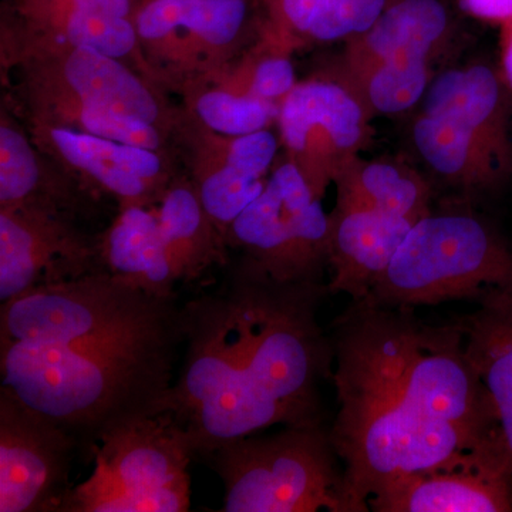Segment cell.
Here are the masks:
<instances>
[{"label":"cell","instance_id":"8","mask_svg":"<svg viewBox=\"0 0 512 512\" xmlns=\"http://www.w3.org/2000/svg\"><path fill=\"white\" fill-rule=\"evenodd\" d=\"M133 22L151 79L181 96L255 42L256 0H140Z\"/></svg>","mask_w":512,"mask_h":512},{"label":"cell","instance_id":"26","mask_svg":"<svg viewBox=\"0 0 512 512\" xmlns=\"http://www.w3.org/2000/svg\"><path fill=\"white\" fill-rule=\"evenodd\" d=\"M185 110L190 111L205 127L227 134L244 136L276 126L279 104L272 101L248 99L201 84L181 94Z\"/></svg>","mask_w":512,"mask_h":512},{"label":"cell","instance_id":"1","mask_svg":"<svg viewBox=\"0 0 512 512\" xmlns=\"http://www.w3.org/2000/svg\"><path fill=\"white\" fill-rule=\"evenodd\" d=\"M330 429L349 512L413 474L470 463L500 446L498 410L466 352L460 320L352 302L335 320Z\"/></svg>","mask_w":512,"mask_h":512},{"label":"cell","instance_id":"30","mask_svg":"<svg viewBox=\"0 0 512 512\" xmlns=\"http://www.w3.org/2000/svg\"><path fill=\"white\" fill-rule=\"evenodd\" d=\"M138 0H10L8 6L23 22L72 15L79 12H100L133 18Z\"/></svg>","mask_w":512,"mask_h":512},{"label":"cell","instance_id":"7","mask_svg":"<svg viewBox=\"0 0 512 512\" xmlns=\"http://www.w3.org/2000/svg\"><path fill=\"white\" fill-rule=\"evenodd\" d=\"M92 454V476L70 488L60 512L190 510L194 451L168 414L117 424L101 436Z\"/></svg>","mask_w":512,"mask_h":512},{"label":"cell","instance_id":"16","mask_svg":"<svg viewBox=\"0 0 512 512\" xmlns=\"http://www.w3.org/2000/svg\"><path fill=\"white\" fill-rule=\"evenodd\" d=\"M100 192L37 147L28 127L13 117L5 100L0 109V208H30L86 215Z\"/></svg>","mask_w":512,"mask_h":512},{"label":"cell","instance_id":"11","mask_svg":"<svg viewBox=\"0 0 512 512\" xmlns=\"http://www.w3.org/2000/svg\"><path fill=\"white\" fill-rule=\"evenodd\" d=\"M279 148L271 128L227 136L205 127L183 106L173 131L175 156L224 239L232 222L264 191Z\"/></svg>","mask_w":512,"mask_h":512},{"label":"cell","instance_id":"32","mask_svg":"<svg viewBox=\"0 0 512 512\" xmlns=\"http://www.w3.org/2000/svg\"><path fill=\"white\" fill-rule=\"evenodd\" d=\"M498 72L512 94V19L500 26V69Z\"/></svg>","mask_w":512,"mask_h":512},{"label":"cell","instance_id":"24","mask_svg":"<svg viewBox=\"0 0 512 512\" xmlns=\"http://www.w3.org/2000/svg\"><path fill=\"white\" fill-rule=\"evenodd\" d=\"M476 303V312L458 320L468 359L498 409L512 403V292H490Z\"/></svg>","mask_w":512,"mask_h":512},{"label":"cell","instance_id":"27","mask_svg":"<svg viewBox=\"0 0 512 512\" xmlns=\"http://www.w3.org/2000/svg\"><path fill=\"white\" fill-rule=\"evenodd\" d=\"M296 83L298 80L292 56L281 55L252 43L234 62L205 84L248 99L281 103Z\"/></svg>","mask_w":512,"mask_h":512},{"label":"cell","instance_id":"14","mask_svg":"<svg viewBox=\"0 0 512 512\" xmlns=\"http://www.w3.org/2000/svg\"><path fill=\"white\" fill-rule=\"evenodd\" d=\"M40 150L113 197L119 208L157 207L168 185L183 171L173 151L131 146L77 131L25 124Z\"/></svg>","mask_w":512,"mask_h":512},{"label":"cell","instance_id":"17","mask_svg":"<svg viewBox=\"0 0 512 512\" xmlns=\"http://www.w3.org/2000/svg\"><path fill=\"white\" fill-rule=\"evenodd\" d=\"M451 30L453 18L443 0H394L372 28L345 43L328 73L346 77L382 63L433 62Z\"/></svg>","mask_w":512,"mask_h":512},{"label":"cell","instance_id":"25","mask_svg":"<svg viewBox=\"0 0 512 512\" xmlns=\"http://www.w3.org/2000/svg\"><path fill=\"white\" fill-rule=\"evenodd\" d=\"M335 77L356 93L372 116L412 109L423 100L434 79L430 60L382 63L352 76Z\"/></svg>","mask_w":512,"mask_h":512},{"label":"cell","instance_id":"6","mask_svg":"<svg viewBox=\"0 0 512 512\" xmlns=\"http://www.w3.org/2000/svg\"><path fill=\"white\" fill-rule=\"evenodd\" d=\"M15 76L10 97H56L84 109L126 114L170 134L181 106L116 57L97 50L26 35L2 9V77Z\"/></svg>","mask_w":512,"mask_h":512},{"label":"cell","instance_id":"4","mask_svg":"<svg viewBox=\"0 0 512 512\" xmlns=\"http://www.w3.org/2000/svg\"><path fill=\"white\" fill-rule=\"evenodd\" d=\"M495 291L512 292V245L480 215L443 208L413 225L365 301L416 309Z\"/></svg>","mask_w":512,"mask_h":512},{"label":"cell","instance_id":"5","mask_svg":"<svg viewBox=\"0 0 512 512\" xmlns=\"http://www.w3.org/2000/svg\"><path fill=\"white\" fill-rule=\"evenodd\" d=\"M225 512H349L342 461L325 424L285 426L215 450Z\"/></svg>","mask_w":512,"mask_h":512},{"label":"cell","instance_id":"10","mask_svg":"<svg viewBox=\"0 0 512 512\" xmlns=\"http://www.w3.org/2000/svg\"><path fill=\"white\" fill-rule=\"evenodd\" d=\"M372 114L328 72L296 83L279 104L278 136L284 156L318 197L372 140Z\"/></svg>","mask_w":512,"mask_h":512},{"label":"cell","instance_id":"12","mask_svg":"<svg viewBox=\"0 0 512 512\" xmlns=\"http://www.w3.org/2000/svg\"><path fill=\"white\" fill-rule=\"evenodd\" d=\"M79 443L0 387V512H60Z\"/></svg>","mask_w":512,"mask_h":512},{"label":"cell","instance_id":"13","mask_svg":"<svg viewBox=\"0 0 512 512\" xmlns=\"http://www.w3.org/2000/svg\"><path fill=\"white\" fill-rule=\"evenodd\" d=\"M107 272L100 234L57 212L0 208V302L40 288Z\"/></svg>","mask_w":512,"mask_h":512},{"label":"cell","instance_id":"23","mask_svg":"<svg viewBox=\"0 0 512 512\" xmlns=\"http://www.w3.org/2000/svg\"><path fill=\"white\" fill-rule=\"evenodd\" d=\"M412 137L424 163L463 190H494L511 174L476 134L444 117L421 113Z\"/></svg>","mask_w":512,"mask_h":512},{"label":"cell","instance_id":"31","mask_svg":"<svg viewBox=\"0 0 512 512\" xmlns=\"http://www.w3.org/2000/svg\"><path fill=\"white\" fill-rule=\"evenodd\" d=\"M458 6L466 15L501 26L512 19V0H458Z\"/></svg>","mask_w":512,"mask_h":512},{"label":"cell","instance_id":"33","mask_svg":"<svg viewBox=\"0 0 512 512\" xmlns=\"http://www.w3.org/2000/svg\"><path fill=\"white\" fill-rule=\"evenodd\" d=\"M498 423L512 466V403L498 407Z\"/></svg>","mask_w":512,"mask_h":512},{"label":"cell","instance_id":"3","mask_svg":"<svg viewBox=\"0 0 512 512\" xmlns=\"http://www.w3.org/2000/svg\"><path fill=\"white\" fill-rule=\"evenodd\" d=\"M325 282H279L239 258L220 288L185 302L180 375L156 412L195 458L274 426L323 423L333 345L319 323Z\"/></svg>","mask_w":512,"mask_h":512},{"label":"cell","instance_id":"29","mask_svg":"<svg viewBox=\"0 0 512 512\" xmlns=\"http://www.w3.org/2000/svg\"><path fill=\"white\" fill-rule=\"evenodd\" d=\"M322 0H256V45L292 56Z\"/></svg>","mask_w":512,"mask_h":512},{"label":"cell","instance_id":"28","mask_svg":"<svg viewBox=\"0 0 512 512\" xmlns=\"http://www.w3.org/2000/svg\"><path fill=\"white\" fill-rule=\"evenodd\" d=\"M394 0H322L306 29L303 47L349 42L363 35Z\"/></svg>","mask_w":512,"mask_h":512},{"label":"cell","instance_id":"20","mask_svg":"<svg viewBox=\"0 0 512 512\" xmlns=\"http://www.w3.org/2000/svg\"><path fill=\"white\" fill-rule=\"evenodd\" d=\"M104 268L128 285L151 295L175 296L180 282L161 232L157 207L119 208L113 222L100 232Z\"/></svg>","mask_w":512,"mask_h":512},{"label":"cell","instance_id":"19","mask_svg":"<svg viewBox=\"0 0 512 512\" xmlns=\"http://www.w3.org/2000/svg\"><path fill=\"white\" fill-rule=\"evenodd\" d=\"M510 94L498 70L488 64H470L434 76L421 100V113L467 128L511 173Z\"/></svg>","mask_w":512,"mask_h":512},{"label":"cell","instance_id":"9","mask_svg":"<svg viewBox=\"0 0 512 512\" xmlns=\"http://www.w3.org/2000/svg\"><path fill=\"white\" fill-rule=\"evenodd\" d=\"M330 218L322 198L285 156L264 191L228 229L229 249L279 282H322L329 268Z\"/></svg>","mask_w":512,"mask_h":512},{"label":"cell","instance_id":"21","mask_svg":"<svg viewBox=\"0 0 512 512\" xmlns=\"http://www.w3.org/2000/svg\"><path fill=\"white\" fill-rule=\"evenodd\" d=\"M161 232L180 281H198L212 266L228 264V245L181 171L157 205Z\"/></svg>","mask_w":512,"mask_h":512},{"label":"cell","instance_id":"15","mask_svg":"<svg viewBox=\"0 0 512 512\" xmlns=\"http://www.w3.org/2000/svg\"><path fill=\"white\" fill-rule=\"evenodd\" d=\"M367 505L376 512H510L512 466L504 440L463 466L400 478Z\"/></svg>","mask_w":512,"mask_h":512},{"label":"cell","instance_id":"18","mask_svg":"<svg viewBox=\"0 0 512 512\" xmlns=\"http://www.w3.org/2000/svg\"><path fill=\"white\" fill-rule=\"evenodd\" d=\"M329 293H346L365 301L416 222L369 210L329 214Z\"/></svg>","mask_w":512,"mask_h":512},{"label":"cell","instance_id":"22","mask_svg":"<svg viewBox=\"0 0 512 512\" xmlns=\"http://www.w3.org/2000/svg\"><path fill=\"white\" fill-rule=\"evenodd\" d=\"M335 185L339 210L384 212L413 222L433 211L429 183L402 161L356 157Z\"/></svg>","mask_w":512,"mask_h":512},{"label":"cell","instance_id":"34","mask_svg":"<svg viewBox=\"0 0 512 512\" xmlns=\"http://www.w3.org/2000/svg\"><path fill=\"white\" fill-rule=\"evenodd\" d=\"M138 2H140V0H138Z\"/></svg>","mask_w":512,"mask_h":512},{"label":"cell","instance_id":"2","mask_svg":"<svg viewBox=\"0 0 512 512\" xmlns=\"http://www.w3.org/2000/svg\"><path fill=\"white\" fill-rule=\"evenodd\" d=\"M181 309L109 272L22 293L0 303L2 386L93 451L174 383Z\"/></svg>","mask_w":512,"mask_h":512}]
</instances>
